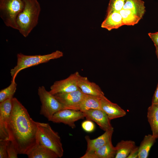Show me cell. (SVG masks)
Wrapping results in <instances>:
<instances>
[{
  "label": "cell",
  "mask_w": 158,
  "mask_h": 158,
  "mask_svg": "<svg viewBox=\"0 0 158 158\" xmlns=\"http://www.w3.org/2000/svg\"><path fill=\"white\" fill-rule=\"evenodd\" d=\"M84 95V94L79 89L75 91L56 94L54 95L66 109L79 110Z\"/></svg>",
  "instance_id": "cell-9"
},
{
  "label": "cell",
  "mask_w": 158,
  "mask_h": 158,
  "mask_svg": "<svg viewBox=\"0 0 158 158\" xmlns=\"http://www.w3.org/2000/svg\"><path fill=\"white\" fill-rule=\"evenodd\" d=\"M152 135H145L139 146L138 158L148 157L150 150L156 141Z\"/></svg>",
  "instance_id": "cell-22"
},
{
  "label": "cell",
  "mask_w": 158,
  "mask_h": 158,
  "mask_svg": "<svg viewBox=\"0 0 158 158\" xmlns=\"http://www.w3.org/2000/svg\"><path fill=\"white\" fill-rule=\"evenodd\" d=\"M136 146L134 141L122 140L115 147L116 153L115 158H127L132 150Z\"/></svg>",
  "instance_id": "cell-20"
},
{
  "label": "cell",
  "mask_w": 158,
  "mask_h": 158,
  "mask_svg": "<svg viewBox=\"0 0 158 158\" xmlns=\"http://www.w3.org/2000/svg\"><path fill=\"white\" fill-rule=\"evenodd\" d=\"M119 12L122 16L123 25H134L141 19L129 10L122 9Z\"/></svg>",
  "instance_id": "cell-23"
},
{
  "label": "cell",
  "mask_w": 158,
  "mask_h": 158,
  "mask_svg": "<svg viewBox=\"0 0 158 158\" xmlns=\"http://www.w3.org/2000/svg\"><path fill=\"white\" fill-rule=\"evenodd\" d=\"M147 117L152 135L158 138V103H152L147 109Z\"/></svg>",
  "instance_id": "cell-17"
},
{
  "label": "cell",
  "mask_w": 158,
  "mask_h": 158,
  "mask_svg": "<svg viewBox=\"0 0 158 158\" xmlns=\"http://www.w3.org/2000/svg\"><path fill=\"white\" fill-rule=\"evenodd\" d=\"M15 78L12 79L11 83L7 87L1 90L0 91V103L8 99H12L15 93L17 84Z\"/></svg>",
  "instance_id": "cell-24"
},
{
  "label": "cell",
  "mask_w": 158,
  "mask_h": 158,
  "mask_svg": "<svg viewBox=\"0 0 158 158\" xmlns=\"http://www.w3.org/2000/svg\"><path fill=\"white\" fill-rule=\"evenodd\" d=\"M139 147L135 146L131 151L127 158H138Z\"/></svg>",
  "instance_id": "cell-30"
},
{
  "label": "cell",
  "mask_w": 158,
  "mask_h": 158,
  "mask_svg": "<svg viewBox=\"0 0 158 158\" xmlns=\"http://www.w3.org/2000/svg\"><path fill=\"white\" fill-rule=\"evenodd\" d=\"M126 0H109L107 14L113 12H119L123 7Z\"/></svg>",
  "instance_id": "cell-25"
},
{
  "label": "cell",
  "mask_w": 158,
  "mask_h": 158,
  "mask_svg": "<svg viewBox=\"0 0 158 158\" xmlns=\"http://www.w3.org/2000/svg\"><path fill=\"white\" fill-rule=\"evenodd\" d=\"M27 155L29 158H59L54 152L40 143Z\"/></svg>",
  "instance_id": "cell-19"
},
{
  "label": "cell",
  "mask_w": 158,
  "mask_h": 158,
  "mask_svg": "<svg viewBox=\"0 0 158 158\" xmlns=\"http://www.w3.org/2000/svg\"><path fill=\"white\" fill-rule=\"evenodd\" d=\"M81 126L84 131L88 133L93 132L95 128V125L92 121L87 119L82 123Z\"/></svg>",
  "instance_id": "cell-28"
},
{
  "label": "cell",
  "mask_w": 158,
  "mask_h": 158,
  "mask_svg": "<svg viewBox=\"0 0 158 158\" xmlns=\"http://www.w3.org/2000/svg\"><path fill=\"white\" fill-rule=\"evenodd\" d=\"M123 9L130 10L141 18L145 12V3L142 0H126Z\"/></svg>",
  "instance_id": "cell-21"
},
{
  "label": "cell",
  "mask_w": 158,
  "mask_h": 158,
  "mask_svg": "<svg viewBox=\"0 0 158 158\" xmlns=\"http://www.w3.org/2000/svg\"><path fill=\"white\" fill-rule=\"evenodd\" d=\"M38 94L41 104L40 113L49 121L57 112L66 108L44 86L39 87Z\"/></svg>",
  "instance_id": "cell-6"
},
{
  "label": "cell",
  "mask_w": 158,
  "mask_h": 158,
  "mask_svg": "<svg viewBox=\"0 0 158 158\" xmlns=\"http://www.w3.org/2000/svg\"><path fill=\"white\" fill-rule=\"evenodd\" d=\"M156 48V54L157 56V58L158 59V46L155 47Z\"/></svg>",
  "instance_id": "cell-32"
},
{
  "label": "cell",
  "mask_w": 158,
  "mask_h": 158,
  "mask_svg": "<svg viewBox=\"0 0 158 158\" xmlns=\"http://www.w3.org/2000/svg\"><path fill=\"white\" fill-rule=\"evenodd\" d=\"M123 25L122 16L119 12H113L107 14L101 25V27L110 31Z\"/></svg>",
  "instance_id": "cell-16"
},
{
  "label": "cell",
  "mask_w": 158,
  "mask_h": 158,
  "mask_svg": "<svg viewBox=\"0 0 158 158\" xmlns=\"http://www.w3.org/2000/svg\"><path fill=\"white\" fill-rule=\"evenodd\" d=\"M148 35L153 42L155 47L158 46V32H150L148 33Z\"/></svg>",
  "instance_id": "cell-29"
},
{
  "label": "cell",
  "mask_w": 158,
  "mask_h": 158,
  "mask_svg": "<svg viewBox=\"0 0 158 158\" xmlns=\"http://www.w3.org/2000/svg\"><path fill=\"white\" fill-rule=\"evenodd\" d=\"M152 103H158V83L152 97Z\"/></svg>",
  "instance_id": "cell-31"
},
{
  "label": "cell",
  "mask_w": 158,
  "mask_h": 158,
  "mask_svg": "<svg viewBox=\"0 0 158 158\" xmlns=\"http://www.w3.org/2000/svg\"><path fill=\"white\" fill-rule=\"evenodd\" d=\"M87 120L95 122L105 131L113 128L107 114L100 109H91L83 112Z\"/></svg>",
  "instance_id": "cell-11"
},
{
  "label": "cell",
  "mask_w": 158,
  "mask_h": 158,
  "mask_svg": "<svg viewBox=\"0 0 158 158\" xmlns=\"http://www.w3.org/2000/svg\"><path fill=\"white\" fill-rule=\"evenodd\" d=\"M85 117L83 112L80 110L65 109L55 113L49 121L55 123H62L74 129L76 127L75 122Z\"/></svg>",
  "instance_id": "cell-7"
},
{
  "label": "cell",
  "mask_w": 158,
  "mask_h": 158,
  "mask_svg": "<svg viewBox=\"0 0 158 158\" xmlns=\"http://www.w3.org/2000/svg\"><path fill=\"white\" fill-rule=\"evenodd\" d=\"M24 6L23 0H0V16L6 26L18 30L17 17Z\"/></svg>",
  "instance_id": "cell-5"
},
{
  "label": "cell",
  "mask_w": 158,
  "mask_h": 158,
  "mask_svg": "<svg viewBox=\"0 0 158 158\" xmlns=\"http://www.w3.org/2000/svg\"><path fill=\"white\" fill-rule=\"evenodd\" d=\"M9 140H0V158H7V148Z\"/></svg>",
  "instance_id": "cell-27"
},
{
  "label": "cell",
  "mask_w": 158,
  "mask_h": 158,
  "mask_svg": "<svg viewBox=\"0 0 158 158\" xmlns=\"http://www.w3.org/2000/svg\"><path fill=\"white\" fill-rule=\"evenodd\" d=\"M77 85L78 88L84 94L101 98L104 94L99 86L96 83L90 81L86 77L80 75Z\"/></svg>",
  "instance_id": "cell-13"
},
{
  "label": "cell",
  "mask_w": 158,
  "mask_h": 158,
  "mask_svg": "<svg viewBox=\"0 0 158 158\" xmlns=\"http://www.w3.org/2000/svg\"><path fill=\"white\" fill-rule=\"evenodd\" d=\"M80 75L78 72H76L65 79L55 81L51 86L49 92L54 95L78 90L79 88L77 82Z\"/></svg>",
  "instance_id": "cell-8"
},
{
  "label": "cell",
  "mask_w": 158,
  "mask_h": 158,
  "mask_svg": "<svg viewBox=\"0 0 158 158\" xmlns=\"http://www.w3.org/2000/svg\"><path fill=\"white\" fill-rule=\"evenodd\" d=\"M12 99L0 103V140H9L8 127L12 109Z\"/></svg>",
  "instance_id": "cell-10"
},
{
  "label": "cell",
  "mask_w": 158,
  "mask_h": 158,
  "mask_svg": "<svg viewBox=\"0 0 158 158\" xmlns=\"http://www.w3.org/2000/svg\"><path fill=\"white\" fill-rule=\"evenodd\" d=\"M37 136L39 143L54 152L59 158L63 155V150L60 137L48 123L38 122Z\"/></svg>",
  "instance_id": "cell-3"
},
{
  "label": "cell",
  "mask_w": 158,
  "mask_h": 158,
  "mask_svg": "<svg viewBox=\"0 0 158 158\" xmlns=\"http://www.w3.org/2000/svg\"><path fill=\"white\" fill-rule=\"evenodd\" d=\"M23 1L24 6L17 17V23L19 32L26 37L37 25L41 8L37 0Z\"/></svg>",
  "instance_id": "cell-2"
},
{
  "label": "cell",
  "mask_w": 158,
  "mask_h": 158,
  "mask_svg": "<svg viewBox=\"0 0 158 158\" xmlns=\"http://www.w3.org/2000/svg\"><path fill=\"white\" fill-rule=\"evenodd\" d=\"M63 55L62 51L58 50L43 55H28L21 53H18L16 65L10 71L12 79L15 78L18 73L22 70L47 62L51 60L60 58Z\"/></svg>",
  "instance_id": "cell-4"
},
{
  "label": "cell",
  "mask_w": 158,
  "mask_h": 158,
  "mask_svg": "<svg viewBox=\"0 0 158 158\" xmlns=\"http://www.w3.org/2000/svg\"><path fill=\"white\" fill-rule=\"evenodd\" d=\"M12 101L8 127L9 140L19 154L28 155L39 144L38 122L32 119L27 109L17 98L13 97Z\"/></svg>",
  "instance_id": "cell-1"
},
{
  "label": "cell",
  "mask_w": 158,
  "mask_h": 158,
  "mask_svg": "<svg viewBox=\"0 0 158 158\" xmlns=\"http://www.w3.org/2000/svg\"><path fill=\"white\" fill-rule=\"evenodd\" d=\"M116 150L112 144L111 140L105 145L90 152H85L80 158H114Z\"/></svg>",
  "instance_id": "cell-14"
},
{
  "label": "cell",
  "mask_w": 158,
  "mask_h": 158,
  "mask_svg": "<svg viewBox=\"0 0 158 158\" xmlns=\"http://www.w3.org/2000/svg\"><path fill=\"white\" fill-rule=\"evenodd\" d=\"M101 109L107 115L110 120L122 117L126 114V111L117 104L112 102L105 96L100 99Z\"/></svg>",
  "instance_id": "cell-12"
},
{
  "label": "cell",
  "mask_w": 158,
  "mask_h": 158,
  "mask_svg": "<svg viewBox=\"0 0 158 158\" xmlns=\"http://www.w3.org/2000/svg\"><path fill=\"white\" fill-rule=\"evenodd\" d=\"M101 98L84 94L80 105L79 110L84 112L91 109H101Z\"/></svg>",
  "instance_id": "cell-18"
},
{
  "label": "cell",
  "mask_w": 158,
  "mask_h": 158,
  "mask_svg": "<svg viewBox=\"0 0 158 158\" xmlns=\"http://www.w3.org/2000/svg\"><path fill=\"white\" fill-rule=\"evenodd\" d=\"M114 130L113 128L106 131L102 135L95 139H90L88 135L85 137L87 142V149L85 152L93 151L111 140Z\"/></svg>",
  "instance_id": "cell-15"
},
{
  "label": "cell",
  "mask_w": 158,
  "mask_h": 158,
  "mask_svg": "<svg viewBox=\"0 0 158 158\" xmlns=\"http://www.w3.org/2000/svg\"><path fill=\"white\" fill-rule=\"evenodd\" d=\"M8 158H17L18 153L12 142L9 140L7 148Z\"/></svg>",
  "instance_id": "cell-26"
}]
</instances>
